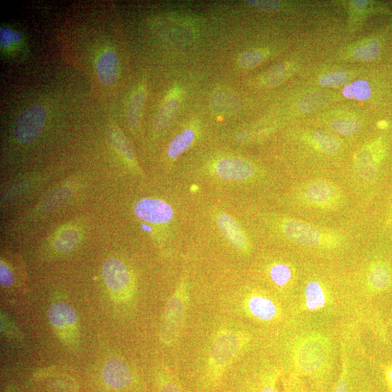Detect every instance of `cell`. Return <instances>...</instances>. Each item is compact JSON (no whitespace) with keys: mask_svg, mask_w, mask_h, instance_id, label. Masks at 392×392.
I'll list each match as a JSON object with an SVG mask.
<instances>
[{"mask_svg":"<svg viewBox=\"0 0 392 392\" xmlns=\"http://www.w3.org/2000/svg\"><path fill=\"white\" fill-rule=\"evenodd\" d=\"M134 213L140 220L153 225H168L175 219L172 207L168 203L156 198H144L137 202Z\"/></svg>","mask_w":392,"mask_h":392,"instance_id":"cell-10","label":"cell"},{"mask_svg":"<svg viewBox=\"0 0 392 392\" xmlns=\"http://www.w3.org/2000/svg\"><path fill=\"white\" fill-rule=\"evenodd\" d=\"M56 392H75V381L69 377H61L54 384Z\"/></svg>","mask_w":392,"mask_h":392,"instance_id":"cell-39","label":"cell"},{"mask_svg":"<svg viewBox=\"0 0 392 392\" xmlns=\"http://www.w3.org/2000/svg\"><path fill=\"white\" fill-rule=\"evenodd\" d=\"M103 276L115 302L125 303L131 301L134 293V284L124 263L117 258L107 260L103 266Z\"/></svg>","mask_w":392,"mask_h":392,"instance_id":"cell-5","label":"cell"},{"mask_svg":"<svg viewBox=\"0 0 392 392\" xmlns=\"http://www.w3.org/2000/svg\"><path fill=\"white\" fill-rule=\"evenodd\" d=\"M111 139L113 143L123 155L131 163L134 161V154L129 142L123 134L116 127H112Z\"/></svg>","mask_w":392,"mask_h":392,"instance_id":"cell-29","label":"cell"},{"mask_svg":"<svg viewBox=\"0 0 392 392\" xmlns=\"http://www.w3.org/2000/svg\"><path fill=\"white\" fill-rule=\"evenodd\" d=\"M331 128L343 136H353L360 129V123L354 120H336L331 124Z\"/></svg>","mask_w":392,"mask_h":392,"instance_id":"cell-30","label":"cell"},{"mask_svg":"<svg viewBox=\"0 0 392 392\" xmlns=\"http://www.w3.org/2000/svg\"><path fill=\"white\" fill-rule=\"evenodd\" d=\"M345 98L357 101H367L372 95L371 84L365 80H358L345 86L342 90Z\"/></svg>","mask_w":392,"mask_h":392,"instance_id":"cell-22","label":"cell"},{"mask_svg":"<svg viewBox=\"0 0 392 392\" xmlns=\"http://www.w3.org/2000/svg\"><path fill=\"white\" fill-rule=\"evenodd\" d=\"M324 103L320 96L312 94L303 98L299 102L298 106L304 113H312L318 110Z\"/></svg>","mask_w":392,"mask_h":392,"instance_id":"cell-34","label":"cell"},{"mask_svg":"<svg viewBox=\"0 0 392 392\" xmlns=\"http://www.w3.org/2000/svg\"><path fill=\"white\" fill-rule=\"evenodd\" d=\"M46 118L47 111L41 105H33L23 111L13 126L15 139L22 144L34 141L42 132Z\"/></svg>","mask_w":392,"mask_h":392,"instance_id":"cell-7","label":"cell"},{"mask_svg":"<svg viewBox=\"0 0 392 392\" xmlns=\"http://www.w3.org/2000/svg\"><path fill=\"white\" fill-rule=\"evenodd\" d=\"M215 178L229 182H244L253 178L256 168L249 161L238 157H225L214 165Z\"/></svg>","mask_w":392,"mask_h":392,"instance_id":"cell-8","label":"cell"},{"mask_svg":"<svg viewBox=\"0 0 392 392\" xmlns=\"http://www.w3.org/2000/svg\"><path fill=\"white\" fill-rule=\"evenodd\" d=\"M350 389L348 369L343 359L341 372L333 392H350Z\"/></svg>","mask_w":392,"mask_h":392,"instance_id":"cell-36","label":"cell"},{"mask_svg":"<svg viewBox=\"0 0 392 392\" xmlns=\"http://www.w3.org/2000/svg\"><path fill=\"white\" fill-rule=\"evenodd\" d=\"M103 379L108 386L116 389L129 388L134 381L128 365L118 358L106 362L103 368Z\"/></svg>","mask_w":392,"mask_h":392,"instance_id":"cell-15","label":"cell"},{"mask_svg":"<svg viewBox=\"0 0 392 392\" xmlns=\"http://www.w3.org/2000/svg\"><path fill=\"white\" fill-rule=\"evenodd\" d=\"M349 78L348 72L337 71L322 76L319 80V84L325 87H338L347 84L349 81Z\"/></svg>","mask_w":392,"mask_h":392,"instance_id":"cell-31","label":"cell"},{"mask_svg":"<svg viewBox=\"0 0 392 392\" xmlns=\"http://www.w3.org/2000/svg\"><path fill=\"white\" fill-rule=\"evenodd\" d=\"M189 301L188 282L186 277H183L169 299L161 320L159 338L168 347L173 346L180 336Z\"/></svg>","mask_w":392,"mask_h":392,"instance_id":"cell-3","label":"cell"},{"mask_svg":"<svg viewBox=\"0 0 392 392\" xmlns=\"http://www.w3.org/2000/svg\"><path fill=\"white\" fill-rule=\"evenodd\" d=\"M381 52L379 41L372 40L358 46L353 51L354 57L361 61H375Z\"/></svg>","mask_w":392,"mask_h":392,"instance_id":"cell-27","label":"cell"},{"mask_svg":"<svg viewBox=\"0 0 392 392\" xmlns=\"http://www.w3.org/2000/svg\"><path fill=\"white\" fill-rule=\"evenodd\" d=\"M333 347L329 337L317 332L306 334L296 339L292 356L296 376L322 381L331 371Z\"/></svg>","mask_w":392,"mask_h":392,"instance_id":"cell-2","label":"cell"},{"mask_svg":"<svg viewBox=\"0 0 392 392\" xmlns=\"http://www.w3.org/2000/svg\"><path fill=\"white\" fill-rule=\"evenodd\" d=\"M0 283L4 287L11 286L14 283L13 273L3 261L0 263Z\"/></svg>","mask_w":392,"mask_h":392,"instance_id":"cell-40","label":"cell"},{"mask_svg":"<svg viewBox=\"0 0 392 392\" xmlns=\"http://www.w3.org/2000/svg\"><path fill=\"white\" fill-rule=\"evenodd\" d=\"M312 137L322 152L334 154L340 149L341 145L337 138L328 132L317 131L313 133Z\"/></svg>","mask_w":392,"mask_h":392,"instance_id":"cell-28","label":"cell"},{"mask_svg":"<svg viewBox=\"0 0 392 392\" xmlns=\"http://www.w3.org/2000/svg\"><path fill=\"white\" fill-rule=\"evenodd\" d=\"M265 59L264 53L258 50L243 53L239 57V64L244 68H252L259 65Z\"/></svg>","mask_w":392,"mask_h":392,"instance_id":"cell-32","label":"cell"},{"mask_svg":"<svg viewBox=\"0 0 392 392\" xmlns=\"http://www.w3.org/2000/svg\"><path fill=\"white\" fill-rule=\"evenodd\" d=\"M283 387L282 392H306L302 381L296 375H291L284 379Z\"/></svg>","mask_w":392,"mask_h":392,"instance_id":"cell-37","label":"cell"},{"mask_svg":"<svg viewBox=\"0 0 392 392\" xmlns=\"http://www.w3.org/2000/svg\"><path fill=\"white\" fill-rule=\"evenodd\" d=\"M146 101V92L140 90L133 96L127 109V120L129 126L135 129L140 125L142 117L144 103Z\"/></svg>","mask_w":392,"mask_h":392,"instance_id":"cell-21","label":"cell"},{"mask_svg":"<svg viewBox=\"0 0 392 392\" xmlns=\"http://www.w3.org/2000/svg\"><path fill=\"white\" fill-rule=\"evenodd\" d=\"M248 342V334L234 329L225 328L215 334L201 379L203 390L219 389L230 365L242 354Z\"/></svg>","mask_w":392,"mask_h":392,"instance_id":"cell-1","label":"cell"},{"mask_svg":"<svg viewBox=\"0 0 392 392\" xmlns=\"http://www.w3.org/2000/svg\"><path fill=\"white\" fill-rule=\"evenodd\" d=\"M48 315L61 341L68 348H77L80 329L78 315L73 306L65 302L54 303L49 307Z\"/></svg>","mask_w":392,"mask_h":392,"instance_id":"cell-4","label":"cell"},{"mask_svg":"<svg viewBox=\"0 0 392 392\" xmlns=\"http://www.w3.org/2000/svg\"><path fill=\"white\" fill-rule=\"evenodd\" d=\"M269 274L272 283L280 288L288 286L293 278L291 267L284 263H275L269 270Z\"/></svg>","mask_w":392,"mask_h":392,"instance_id":"cell-26","label":"cell"},{"mask_svg":"<svg viewBox=\"0 0 392 392\" xmlns=\"http://www.w3.org/2000/svg\"><path fill=\"white\" fill-rule=\"evenodd\" d=\"M246 137H247V133L245 132H242L238 134V135L236 137L237 140L239 141H244V140L246 139Z\"/></svg>","mask_w":392,"mask_h":392,"instance_id":"cell-45","label":"cell"},{"mask_svg":"<svg viewBox=\"0 0 392 392\" xmlns=\"http://www.w3.org/2000/svg\"><path fill=\"white\" fill-rule=\"evenodd\" d=\"M248 5L253 8L261 11H274L281 7L279 1H273V0H248L246 2Z\"/></svg>","mask_w":392,"mask_h":392,"instance_id":"cell-38","label":"cell"},{"mask_svg":"<svg viewBox=\"0 0 392 392\" xmlns=\"http://www.w3.org/2000/svg\"><path fill=\"white\" fill-rule=\"evenodd\" d=\"M97 75L102 84L110 86L116 83L119 71V61L115 53L104 52L99 58L96 65Z\"/></svg>","mask_w":392,"mask_h":392,"instance_id":"cell-16","label":"cell"},{"mask_svg":"<svg viewBox=\"0 0 392 392\" xmlns=\"http://www.w3.org/2000/svg\"><path fill=\"white\" fill-rule=\"evenodd\" d=\"M329 303L328 293L320 282H310L305 286L304 293V305L306 310L310 312L321 310Z\"/></svg>","mask_w":392,"mask_h":392,"instance_id":"cell-18","label":"cell"},{"mask_svg":"<svg viewBox=\"0 0 392 392\" xmlns=\"http://www.w3.org/2000/svg\"><path fill=\"white\" fill-rule=\"evenodd\" d=\"M216 222L227 242L240 252L248 253L249 240L239 223L232 216L223 213L216 216Z\"/></svg>","mask_w":392,"mask_h":392,"instance_id":"cell-14","label":"cell"},{"mask_svg":"<svg viewBox=\"0 0 392 392\" xmlns=\"http://www.w3.org/2000/svg\"><path fill=\"white\" fill-rule=\"evenodd\" d=\"M20 35L16 32H12L8 29L1 30V44L4 47H7L12 41H19Z\"/></svg>","mask_w":392,"mask_h":392,"instance_id":"cell-42","label":"cell"},{"mask_svg":"<svg viewBox=\"0 0 392 392\" xmlns=\"http://www.w3.org/2000/svg\"><path fill=\"white\" fill-rule=\"evenodd\" d=\"M305 197L312 204L327 206L336 199V191L329 183L315 182L308 187L305 192Z\"/></svg>","mask_w":392,"mask_h":392,"instance_id":"cell-17","label":"cell"},{"mask_svg":"<svg viewBox=\"0 0 392 392\" xmlns=\"http://www.w3.org/2000/svg\"><path fill=\"white\" fill-rule=\"evenodd\" d=\"M366 284L373 293H380L392 286V263L385 258H379L369 266Z\"/></svg>","mask_w":392,"mask_h":392,"instance_id":"cell-13","label":"cell"},{"mask_svg":"<svg viewBox=\"0 0 392 392\" xmlns=\"http://www.w3.org/2000/svg\"><path fill=\"white\" fill-rule=\"evenodd\" d=\"M80 235L75 228L63 230L55 241L56 248L61 253H67L72 251L79 244Z\"/></svg>","mask_w":392,"mask_h":392,"instance_id":"cell-24","label":"cell"},{"mask_svg":"<svg viewBox=\"0 0 392 392\" xmlns=\"http://www.w3.org/2000/svg\"><path fill=\"white\" fill-rule=\"evenodd\" d=\"M196 139V132L191 129H184L177 134L167 149V155L170 158L175 160L187 151L194 144Z\"/></svg>","mask_w":392,"mask_h":392,"instance_id":"cell-19","label":"cell"},{"mask_svg":"<svg viewBox=\"0 0 392 392\" xmlns=\"http://www.w3.org/2000/svg\"><path fill=\"white\" fill-rule=\"evenodd\" d=\"M381 227L385 233H392V186L385 202Z\"/></svg>","mask_w":392,"mask_h":392,"instance_id":"cell-35","label":"cell"},{"mask_svg":"<svg viewBox=\"0 0 392 392\" xmlns=\"http://www.w3.org/2000/svg\"><path fill=\"white\" fill-rule=\"evenodd\" d=\"M383 160V147L376 149L366 148L356 155L355 165L360 178L371 186L378 184L381 179V165Z\"/></svg>","mask_w":392,"mask_h":392,"instance_id":"cell-11","label":"cell"},{"mask_svg":"<svg viewBox=\"0 0 392 392\" xmlns=\"http://www.w3.org/2000/svg\"><path fill=\"white\" fill-rule=\"evenodd\" d=\"M11 322L8 320L4 314L1 316V330L4 335L12 338H19V333L15 327L13 326Z\"/></svg>","mask_w":392,"mask_h":392,"instance_id":"cell-41","label":"cell"},{"mask_svg":"<svg viewBox=\"0 0 392 392\" xmlns=\"http://www.w3.org/2000/svg\"><path fill=\"white\" fill-rule=\"evenodd\" d=\"M243 307L248 316L263 322H274L282 313L280 306L272 298L260 292L248 294L244 299Z\"/></svg>","mask_w":392,"mask_h":392,"instance_id":"cell-9","label":"cell"},{"mask_svg":"<svg viewBox=\"0 0 392 392\" xmlns=\"http://www.w3.org/2000/svg\"><path fill=\"white\" fill-rule=\"evenodd\" d=\"M212 105L215 110L223 114L234 113L240 106L237 97L222 91H218L214 95Z\"/></svg>","mask_w":392,"mask_h":392,"instance_id":"cell-23","label":"cell"},{"mask_svg":"<svg viewBox=\"0 0 392 392\" xmlns=\"http://www.w3.org/2000/svg\"><path fill=\"white\" fill-rule=\"evenodd\" d=\"M386 379L389 387L392 386V365H389L386 369Z\"/></svg>","mask_w":392,"mask_h":392,"instance_id":"cell-43","label":"cell"},{"mask_svg":"<svg viewBox=\"0 0 392 392\" xmlns=\"http://www.w3.org/2000/svg\"><path fill=\"white\" fill-rule=\"evenodd\" d=\"M179 107V101L172 99L160 109L154 122V127L156 132H163L170 125L178 113Z\"/></svg>","mask_w":392,"mask_h":392,"instance_id":"cell-20","label":"cell"},{"mask_svg":"<svg viewBox=\"0 0 392 392\" xmlns=\"http://www.w3.org/2000/svg\"><path fill=\"white\" fill-rule=\"evenodd\" d=\"M354 4L358 9H362L368 4V1H365V0H355Z\"/></svg>","mask_w":392,"mask_h":392,"instance_id":"cell-44","label":"cell"},{"mask_svg":"<svg viewBox=\"0 0 392 392\" xmlns=\"http://www.w3.org/2000/svg\"><path fill=\"white\" fill-rule=\"evenodd\" d=\"M282 372L275 367H267L242 376L232 381L223 392H281Z\"/></svg>","mask_w":392,"mask_h":392,"instance_id":"cell-6","label":"cell"},{"mask_svg":"<svg viewBox=\"0 0 392 392\" xmlns=\"http://www.w3.org/2000/svg\"><path fill=\"white\" fill-rule=\"evenodd\" d=\"M286 75V68L284 65H280L270 69L264 77V82L268 86H275L281 84Z\"/></svg>","mask_w":392,"mask_h":392,"instance_id":"cell-33","label":"cell"},{"mask_svg":"<svg viewBox=\"0 0 392 392\" xmlns=\"http://www.w3.org/2000/svg\"><path fill=\"white\" fill-rule=\"evenodd\" d=\"M282 229L290 241L305 246H317L324 239L317 228L302 221L285 220L282 225Z\"/></svg>","mask_w":392,"mask_h":392,"instance_id":"cell-12","label":"cell"},{"mask_svg":"<svg viewBox=\"0 0 392 392\" xmlns=\"http://www.w3.org/2000/svg\"><path fill=\"white\" fill-rule=\"evenodd\" d=\"M157 383L158 392H186L179 379L167 367L158 372Z\"/></svg>","mask_w":392,"mask_h":392,"instance_id":"cell-25","label":"cell"},{"mask_svg":"<svg viewBox=\"0 0 392 392\" xmlns=\"http://www.w3.org/2000/svg\"><path fill=\"white\" fill-rule=\"evenodd\" d=\"M390 388H391V392H392V386H391Z\"/></svg>","mask_w":392,"mask_h":392,"instance_id":"cell-46","label":"cell"}]
</instances>
